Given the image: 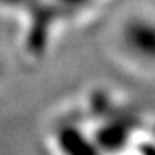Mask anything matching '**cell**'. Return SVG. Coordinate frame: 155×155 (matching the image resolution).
<instances>
[{
  "label": "cell",
  "mask_w": 155,
  "mask_h": 155,
  "mask_svg": "<svg viewBox=\"0 0 155 155\" xmlns=\"http://www.w3.org/2000/svg\"><path fill=\"white\" fill-rule=\"evenodd\" d=\"M104 43L122 70L155 76V8L139 5L119 13L106 29Z\"/></svg>",
  "instance_id": "6da1fadb"
},
{
  "label": "cell",
  "mask_w": 155,
  "mask_h": 155,
  "mask_svg": "<svg viewBox=\"0 0 155 155\" xmlns=\"http://www.w3.org/2000/svg\"><path fill=\"white\" fill-rule=\"evenodd\" d=\"M45 141L49 155H100L78 106H68L51 119Z\"/></svg>",
  "instance_id": "7a4b0ae2"
},
{
  "label": "cell",
  "mask_w": 155,
  "mask_h": 155,
  "mask_svg": "<svg viewBox=\"0 0 155 155\" xmlns=\"http://www.w3.org/2000/svg\"><path fill=\"white\" fill-rule=\"evenodd\" d=\"M5 76H6V65H5L3 57L0 55V82L5 79Z\"/></svg>",
  "instance_id": "3957f363"
}]
</instances>
